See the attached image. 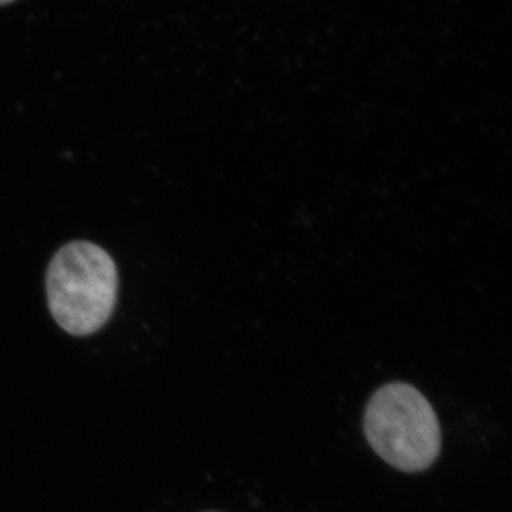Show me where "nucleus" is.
Listing matches in <instances>:
<instances>
[{
    "label": "nucleus",
    "mask_w": 512,
    "mask_h": 512,
    "mask_svg": "<svg viewBox=\"0 0 512 512\" xmlns=\"http://www.w3.org/2000/svg\"><path fill=\"white\" fill-rule=\"evenodd\" d=\"M46 291L50 313L60 328L73 336L93 335L116 309L117 266L99 245L70 242L50 261Z\"/></svg>",
    "instance_id": "obj_1"
},
{
    "label": "nucleus",
    "mask_w": 512,
    "mask_h": 512,
    "mask_svg": "<svg viewBox=\"0 0 512 512\" xmlns=\"http://www.w3.org/2000/svg\"><path fill=\"white\" fill-rule=\"evenodd\" d=\"M363 430L367 443L389 466L403 473L429 470L441 454L439 417L417 387L384 384L366 404Z\"/></svg>",
    "instance_id": "obj_2"
},
{
    "label": "nucleus",
    "mask_w": 512,
    "mask_h": 512,
    "mask_svg": "<svg viewBox=\"0 0 512 512\" xmlns=\"http://www.w3.org/2000/svg\"><path fill=\"white\" fill-rule=\"evenodd\" d=\"M15 2V0H0V6L9 5V3Z\"/></svg>",
    "instance_id": "obj_3"
},
{
    "label": "nucleus",
    "mask_w": 512,
    "mask_h": 512,
    "mask_svg": "<svg viewBox=\"0 0 512 512\" xmlns=\"http://www.w3.org/2000/svg\"><path fill=\"white\" fill-rule=\"evenodd\" d=\"M210 512H212V511H210Z\"/></svg>",
    "instance_id": "obj_4"
}]
</instances>
